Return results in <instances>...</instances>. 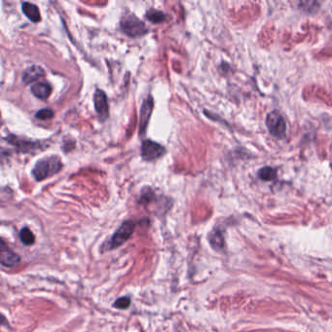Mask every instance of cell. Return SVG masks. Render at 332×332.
I'll use <instances>...</instances> for the list:
<instances>
[{"label": "cell", "instance_id": "obj_1", "mask_svg": "<svg viewBox=\"0 0 332 332\" xmlns=\"http://www.w3.org/2000/svg\"><path fill=\"white\" fill-rule=\"evenodd\" d=\"M63 168L61 159L57 156L44 158L36 163L33 170V176L37 182L44 181L55 174L59 173Z\"/></svg>", "mask_w": 332, "mask_h": 332}, {"label": "cell", "instance_id": "obj_2", "mask_svg": "<svg viewBox=\"0 0 332 332\" xmlns=\"http://www.w3.org/2000/svg\"><path fill=\"white\" fill-rule=\"evenodd\" d=\"M135 228V223L132 220L125 221L111 236L110 240L104 245V250H112L121 247L133 235Z\"/></svg>", "mask_w": 332, "mask_h": 332}, {"label": "cell", "instance_id": "obj_3", "mask_svg": "<svg viewBox=\"0 0 332 332\" xmlns=\"http://www.w3.org/2000/svg\"><path fill=\"white\" fill-rule=\"evenodd\" d=\"M122 32L130 37H139L147 33L148 30L143 22L133 15L125 16L121 21Z\"/></svg>", "mask_w": 332, "mask_h": 332}, {"label": "cell", "instance_id": "obj_4", "mask_svg": "<svg viewBox=\"0 0 332 332\" xmlns=\"http://www.w3.org/2000/svg\"><path fill=\"white\" fill-rule=\"evenodd\" d=\"M266 125L272 135L282 138L285 135L286 125L283 117L278 111H272L266 118Z\"/></svg>", "mask_w": 332, "mask_h": 332}, {"label": "cell", "instance_id": "obj_5", "mask_svg": "<svg viewBox=\"0 0 332 332\" xmlns=\"http://www.w3.org/2000/svg\"><path fill=\"white\" fill-rule=\"evenodd\" d=\"M165 148L150 139L144 140L141 145V156L145 161H154L165 154Z\"/></svg>", "mask_w": 332, "mask_h": 332}, {"label": "cell", "instance_id": "obj_6", "mask_svg": "<svg viewBox=\"0 0 332 332\" xmlns=\"http://www.w3.org/2000/svg\"><path fill=\"white\" fill-rule=\"evenodd\" d=\"M154 107V100L152 97H148L144 100L142 102V105L140 107V113H139V134H144L145 131L147 129L148 122L150 120L152 111Z\"/></svg>", "mask_w": 332, "mask_h": 332}, {"label": "cell", "instance_id": "obj_7", "mask_svg": "<svg viewBox=\"0 0 332 332\" xmlns=\"http://www.w3.org/2000/svg\"><path fill=\"white\" fill-rule=\"evenodd\" d=\"M0 262L6 268H14L21 262L20 255L11 250L3 241L1 242V249H0Z\"/></svg>", "mask_w": 332, "mask_h": 332}, {"label": "cell", "instance_id": "obj_8", "mask_svg": "<svg viewBox=\"0 0 332 332\" xmlns=\"http://www.w3.org/2000/svg\"><path fill=\"white\" fill-rule=\"evenodd\" d=\"M6 141L9 142L10 144L14 145L19 151L24 152V153H31L33 152L34 150H38L41 147L40 142L36 141H30L28 139H23L15 135H9L6 137Z\"/></svg>", "mask_w": 332, "mask_h": 332}, {"label": "cell", "instance_id": "obj_9", "mask_svg": "<svg viewBox=\"0 0 332 332\" xmlns=\"http://www.w3.org/2000/svg\"><path fill=\"white\" fill-rule=\"evenodd\" d=\"M94 101L96 111L99 114L100 120L105 121L109 116V106L105 93L101 90H97L94 96Z\"/></svg>", "mask_w": 332, "mask_h": 332}, {"label": "cell", "instance_id": "obj_10", "mask_svg": "<svg viewBox=\"0 0 332 332\" xmlns=\"http://www.w3.org/2000/svg\"><path fill=\"white\" fill-rule=\"evenodd\" d=\"M45 76V71L44 69L39 66H32L30 67H28L24 73H23V83L25 85H29L36 80H38L39 78Z\"/></svg>", "mask_w": 332, "mask_h": 332}, {"label": "cell", "instance_id": "obj_11", "mask_svg": "<svg viewBox=\"0 0 332 332\" xmlns=\"http://www.w3.org/2000/svg\"><path fill=\"white\" fill-rule=\"evenodd\" d=\"M22 9L24 14L33 23H38L41 20V15L39 8L33 3L25 2L22 4Z\"/></svg>", "mask_w": 332, "mask_h": 332}, {"label": "cell", "instance_id": "obj_12", "mask_svg": "<svg viewBox=\"0 0 332 332\" xmlns=\"http://www.w3.org/2000/svg\"><path fill=\"white\" fill-rule=\"evenodd\" d=\"M52 88L49 83L39 82L32 87V93L40 100H46L51 95Z\"/></svg>", "mask_w": 332, "mask_h": 332}, {"label": "cell", "instance_id": "obj_13", "mask_svg": "<svg viewBox=\"0 0 332 332\" xmlns=\"http://www.w3.org/2000/svg\"><path fill=\"white\" fill-rule=\"evenodd\" d=\"M210 243L216 250H221L224 248V237L220 230L216 229L210 235Z\"/></svg>", "mask_w": 332, "mask_h": 332}, {"label": "cell", "instance_id": "obj_14", "mask_svg": "<svg viewBox=\"0 0 332 332\" xmlns=\"http://www.w3.org/2000/svg\"><path fill=\"white\" fill-rule=\"evenodd\" d=\"M20 240L26 246H32L35 242V236L28 227H24L20 231Z\"/></svg>", "mask_w": 332, "mask_h": 332}, {"label": "cell", "instance_id": "obj_15", "mask_svg": "<svg viewBox=\"0 0 332 332\" xmlns=\"http://www.w3.org/2000/svg\"><path fill=\"white\" fill-rule=\"evenodd\" d=\"M146 19L153 24H160L165 21L166 15L163 12L158 11V10H150L146 14Z\"/></svg>", "mask_w": 332, "mask_h": 332}, {"label": "cell", "instance_id": "obj_16", "mask_svg": "<svg viewBox=\"0 0 332 332\" xmlns=\"http://www.w3.org/2000/svg\"><path fill=\"white\" fill-rule=\"evenodd\" d=\"M258 177L262 180V181H265V182H268V181H273L276 179L277 177V174H276V171L271 168V167H264L263 169H261L258 173Z\"/></svg>", "mask_w": 332, "mask_h": 332}, {"label": "cell", "instance_id": "obj_17", "mask_svg": "<svg viewBox=\"0 0 332 332\" xmlns=\"http://www.w3.org/2000/svg\"><path fill=\"white\" fill-rule=\"evenodd\" d=\"M131 305V299L129 297H120L118 298L114 303H113V307L120 309V310H124L129 308Z\"/></svg>", "mask_w": 332, "mask_h": 332}, {"label": "cell", "instance_id": "obj_18", "mask_svg": "<svg viewBox=\"0 0 332 332\" xmlns=\"http://www.w3.org/2000/svg\"><path fill=\"white\" fill-rule=\"evenodd\" d=\"M53 116H54V111L50 108H43V109L37 111L35 114V117L39 120L51 119Z\"/></svg>", "mask_w": 332, "mask_h": 332}]
</instances>
